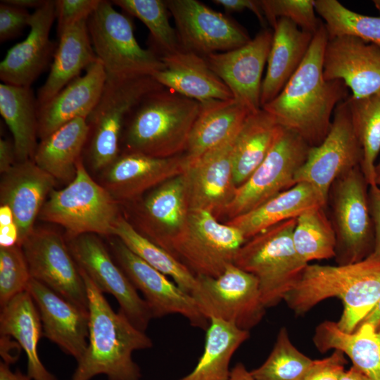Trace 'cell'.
<instances>
[{"label": "cell", "instance_id": "obj_1", "mask_svg": "<svg viewBox=\"0 0 380 380\" xmlns=\"http://www.w3.org/2000/svg\"><path fill=\"white\" fill-rule=\"evenodd\" d=\"M328 39L322 22L298 70L281 92L262 107L280 126L298 134L311 147L323 141L335 108L349 96L342 81L324 78V54Z\"/></svg>", "mask_w": 380, "mask_h": 380}, {"label": "cell", "instance_id": "obj_2", "mask_svg": "<svg viewBox=\"0 0 380 380\" xmlns=\"http://www.w3.org/2000/svg\"><path fill=\"white\" fill-rule=\"evenodd\" d=\"M333 297L343 305L338 327L354 331L380 300V258L370 254L350 264H308L284 300L296 315H302Z\"/></svg>", "mask_w": 380, "mask_h": 380}, {"label": "cell", "instance_id": "obj_3", "mask_svg": "<svg viewBox=\"0 0 380 380\" xmlns=\"http://www.w3.org/2000/svg\"><path fill=\"white\" fill-rule=\"evenodd\" d=\"M79 270L87 291L89 338L72 380H90L98 374L106 375L108 380H139L141 371L132 353L151 348V339L121 310L115 312L87 273Z\"/></svg>", "mask_w": 380, "mask_h": 380}, {"label": "cell", "instance_id": "obj_4", "mask_svg": "<svg viewBox=\"0 0 380 380\" xmlns=\"http://www.w3.org/2000/svg\"><path fill=\"white\" fill-rule=\"evenodd\" d=\"M199 110L200 102L166 88L149 94L127 119L121 152L159 158L183 154Z\"/></svg>", "mask_w": 380, "mask_h": 380}, {"label": "cell", "instance_id": "obj_5", "mask_svg": "<svg viewBox=\"0 0 380 380\" xmlns=\"http://www.w3.org/2000/svg\"><path fill=\"white\" fill-rule=\"evenodd\" d=\"M163 88L151 75H107L101 95L86 119L89 132L83 153L92 170L103 172L115 160L129 115L147 95Z\"/></svg>", "mask_w": 380, "mask_h": 380}, {"label": "cell", "instance_id": "obj_6", "mask_svg": "<svg viewBox=\"0 0 380 380\" xmlns=\"http://www.w3.org/2000/svg\"><path fill=\"white\" fill-rule=\"evenodd\" d=\"M296 219L278 223L250 238L234 258L236 266L257 278L266 308L284 300L308 265L293 242Z\"/></svg>", "mask_w": 380, "mask_h": 380}, {"label": "cell", "instance_id": "obj_7", "mask_svg": "<svg viewBox=\"0 0 380 380\" xmlns=\"http://www.w3.org/2000/svg\"><path fill=\"white\" fill-rule=\"evenodd\" d=\"M119 204L91 178L82 157L74 179L65 188L51 191L39 218L62 226L68 239L84 234L113 236Z\"/></svg>", "mask_w": 380, "mask_h": 380}, {"label": "cell", "instance_id": "obj_8", "mask_svg": "<svg viewBox=\"0 0 380 380\" xmlns=\"http://www.w3.org/2000/svg\"><path fill=\"white\" fill-rule=\"evenodd\" d=\"M369 186L360 166H357L337 178L329 189L327 205L336 234L337 265L360 261L374 251Z\"/></svg>", "mask_w": 380, "mask_h": 380}, {"label": "cell", "instance_id": "obj_9", "mask_svg": "<svg viewBox=\"0 0 380 380\" xmlns=\"http://www.w3.org/2000/svg\"><path fill=\"white\" fill-rule=\"evenodd\" d=\"M87 23L93 49L107 75L152 76L163 68L160 56L139 44L132 22L111 1L101 0Z\"/></svg>", "mask_w": 380, "mask_h": 380}, {"label": "cell", "instance_id": "obj_10", "mask_svg": "<svg viewBox=\"0 0 380 380\" xmlns=\"http://www.w3.org/2000/svg\"><path fill=\"white\" fill-rule=\"evenodd\" d=\"M311 146L296 132L281 126L264 160L236 191L223 216L227 221L254 210L296 183L295 176Z\"/></svg>", "mask_w": 380, "mask_h": 380}, {"label": "cell", "instance_id": "obj_11", "mask_svg": "<svg viewBox=\"0 0 380 380\" xmlns=\"http://www.w3.org/2000/svg\"><path fill=\"white\" fill-rule=\"evenodd\" d=\"M246 241L240 230L220 222L210 212L191 210L184 229L172 244L171 253L196 276L217 277L234 263Z\"/></svg>", "mask_w": 380, "mask_h": 380}, {"label": "cell", "instance_id": "obj_12", "mask_svg": "<svg viewBox=\"0 0 380 380\" xmlns=\"http://www.w3.org/2000/svg\"><path fill=\"white\" fill-rule=\"evenodd\" d=\"M191 293L199 310L209 320L220 319L249 331L265 314L257 278L234 263L217 277L196 276Z\"/></svg>", "mask_w": 380, "mask_h": 380}, {"label": "cell", "instance_id": "obj_13", "mask_svg": "<svg viewBox=\"0 0 380 380\" xmlns=\"http://www.w3.org/2000/svg\"><path fill=\"white\" fill-rule=\"evenodd\" d=\"M68 246L78 267L102 293L111 294L134 327L145 331L153 316L146 300L94 234L69 239Z\"/></svg>", "mask_w": 380, "mask_h": 380}, {"label": "cell", "instance_id": "obj_14", "mask_svg": "<svg viewBox=\"0 0 380 380\" xmlns=\"http://www.w3.org/2000/svg\"><path fill=\"white\" fill-rule=\"evenodd\" d=\"M31 278L88 310L84 281L68 245L58 232L34 228L21 246Z\"/></svg>", "mask_w": 380, "mask_h": 380}, {"label": "cell", "instance_id": "obj_15", "mask_svg": "<svg viewBox=\"0 0 380 380\" xmlns=\"http://www.w3.org/2000/svg\"><path fill=\"white\" fill-rule=\"evenodd\" d=\"M362 151L353 129L346 99L335 108L330 129L323 141L311 147L295 176L296 183L313 186L327 202L333 182L360 166Z\"/></svg>", "mask_w": 380, "mask_h": 380}, {"label": "cell", "instance_id": "obj_16", "mask_svg": "<svg viewBox=\"0 0 380 380\" xmlns=\"http://www.w3.org/2000/svg\"><path fill=\"white\" fill-rule=\"evenodd\" d=\"M182 49L205 56L228 51L251 39L238 23L196 0L165 1Z\"/></svg>", "mask_w": 380, "mask_h": 380}, {"label": "cell", "instance_id": "obj_17", "mask_svg": "<svg viewBox=\"0 0 380 380\" xmlns=\"http://www.w3.org/2000/svg\"><path fill=\"white\" fill-rule=\"evenodd\" d=\"M110 246L115 261L144 295L153 317L181 315L191 326L206 331L210 320L201 312L191 294L135 255L118 238L111 239Z\"/></svg>", "mask_w": 380, "mask_h": 380}, {"label": "cell", "instance_id": "obj_18", "mask_svg": "<svg viewBox=\"0 0 380 380\" xmlns=\"http://www.w3.org/2000/svg\"><path fill=\"white\" fill-rule=\"evenodd\" d=\"M126 205L130 207L131 224L171 253L172 244L184 229L191 210L184 175L162 183Z\"/></svg>", "mask_w": 380, "mask_h": 380}, {"label": "cell", "instance_id": "obj_19", "mask_svg": "<svg viewBox=\"0 0 380 380\" xmlns=\"http://www.w3.org/2000/svg\"><path fill=\"white\" fill-rule=\"evenodd\" d=\"M273 32L264 29L243 46L203 56L211 70L250 113L260 110L262 75L272 45Z\"/></svg>", "mask_w": 380, "mask_h": 380}, {"label": "cell", "instance_id": "obj_20", "mask_svg": "<svg viewBox=\"0 0 380 380\" xmlns=\"http://www.w3.org/2000/svg\"><path fill=\"white\" fill-rule=\"evenodd\" d=\"M237 132L188 161L184 175L191 210H208L219 220L232 201L237 188L232 165L233 144Z\"/></svg>", "mask_w": 380, "mask_h": 380}, {"label": "cell", "instance_id": "obj_21", "mask_svg": "<svg viewBox=\"0 0 380 380\" xmlns=\"http://www.w3.org/2000/svg\"><path fill=\"white\" fill-rule=\"evenodd\" d=\"M185 155L159 158L138 152H120L103 171L101 185L120 204L133 203L188 167Z\"/></svg>", "mask_w": 380, "mask_h": 380}, {"label": "cell", "instance_id": "obj_22", "mask_svg": "<svg viewBox=\"0 0 380 380\" xmlns=\"http://www.w3.org/2000/svg\"><path fill=\"white\" fill-rule=\"evenodd\" d=\"M323 67L324 78L342 81L353 98L380 91V49L374 44L351 36L328 39Z\"/></svg>", "mask_w": 380, "mask_h": 380}, {"label": "cell", "instance_id": "obj_23", "mask_svg": "<svg viewBox=\"0 0 380 380\" xmlns=\"http://www.w3.org/2000/svg\"><path fill=\"white\" fill-rule=\"evenodd\" d=\"M55 20V1L46 0L43 6L34 10L28 35L12 46L0 63V79L3 83L31 87L46 69L57 47L50 39Z\"/></svg>", "mask_w": 380, "mask_h": 380}, {"label": "cell", "instance_id": "obj_24", "mask_svg": "<svg viewBox=\"0 0 380 380\" xmlns=\"http://www.w3.org/2000/svg\"><path fill=\"white\" fill-rule=\"evenodd\" d=\"M26 291L39 312L43 336L78 362L88 346L89 310L72 304L32 278Z\"/></svg>", "mask_w": 380, "mask_h": 380}, {"label": "cell", "instance_id": "obj_25", "mask_svg": "<svg viewBox=\"0 0 380 380\" xmlns=\"http://www.w3.org/2000/svg\"><path fill=\"white\" fill-rule=\"evenodd\" d=\"M55 183L56 179L33 160L17 162L3 174L0 202L13 213L18 233V246H22L34 229L35 220Z\"/></svg>", "mask_w": 380, "mask_h": 380}, {"label": "cell", "instance_id": "obj_26", "mask_svg": "<svg viewBox=\"0 0 380 380\" xmlns=\"http://www.w3.org/2000/svg\"><path fill=\"white\" fill-rule=\"evenodd\" d=\"M106 79L105 68L98 60L82 76L37 107L38 137L42 139L74 119H87L101 95Z\"/></svg>", "mask_w": 380, "mask_h": 380}, {"label": "cell", "instance_id": "obj_27", "mask_svg": "<svg viewBox=\"0 0 380 380\" xmlns=\"http://www.w3.org/2000/svg\"><path fill=\"white\" fill-rule=\"evenodd\" d=\"M160 58L164 67L152 77L163 87L200 103L234 99L203 56L180 49Z\"/></svg>", "mask_w": 380, "mask_h": 380}, {"label": "cell", "instance_id": "obj_28", "mask_svg": "<svg viewBox=\"0 0 380 380\" xmlns=\"http://www.w3.org/2000/svg\"><path fill=\"white\" fill-rule=\"evenodd\" d=\"M273 30L267 71L261 87V108L281 92L298 70L314 35L286 18L278 19Z\"/></svg>", "mask_w": 380, "mask_h": 380}, {"label": "cell", "instance_id": "obj_29", "mask_svg": "<svg viewBox=\"0 0 380 380\" xmlns=\"http://www.w3.org/2000/svg\"><path fill=\"white\" fill-rule=\"evenodd\" d=\"M87 20L77 23L58 37L49 75L37 92V107L49 101L80 76L82 70L98 61Z\"/></svg>", "mask_w": 380, "mask_h": 380}, {"label": "cell", "instance_id": "obj_30", "mask_svg": "<svg viewBox=\"0 0 380 380\" xmlns=\"http://www.w3.org/2000/svg\"><path fill=\"white\" fill-rule=\"evenodd\" d=\"M326 205L313 186L299 182L254 210L225 222L240 230L248 240L278 223L297 218L308 210Z\"/></svg>", "mask_w": 380, "mask_h": 380}, {"label": "cell", "instance_id": "obj_31", "mask_svg": "<svg viewBox=\"0 0 380 380\" xmlns=\"http://www.w3.org/2000/svg\"><path fill=\"white\" fill-rule=\"evenodd\" d=\"M313 342L321 352L338 350L372 380H380V327L363 322L350 333L325 320L315 329Z\"/></svg>", "mask_w": 380, "mask_h": 380}, {"label": "cell", "instance_id": "obj_32", "mask_svg": "<svg viewBox=\"0 0 380 380\" xmlns=\"http://www.w3.org/2000/svg\"><path fill=\"white\" fill-rule=\"evenodd\" d=\"M0 333L12 336L27 358V375L32 380H56L44 366L38 355V343L43 335L39 312L27 291L13 297L1 308Z\"/></svg>", "mask_w": 380, "mask_h": 380}, {"label": "cell", "instance_id": "obj_33", "mask_svg": "<svg viewBox=\"0 0 380 380\" xmlns=\"http://www.w3.org/2000/svg\"><path fill=\"white\" fill-rule=\"evenodd\" d=\"M249 114L234 99L201 102L184 153L188 161L196 159L237 132Z\"/></svg>", "mask_w": 380, "mask_h": 380}, {"label": "cell", "instance_id": "obj_34", "mask_svg": "<svg viewBox=\"0 0 380 380\" xmlns=\"http://www.w3.org/2000/svg\"><path fill=\"white\" fill-rule=\"evenodd\" d=\"M89 127L86 118H78L41 139L33 160L56 180L72 181L77 161L82 157Z\"/></svg>", "mask_w": 380, "mask_h": 380}, {"label": "cell", "instance_id": "obj_35", "mask_svg": "<svg viewBox=\"0 0 380 380\" xmlns=\"http://www.w3.org/2000/svg\"><path fill=\"white\" fill-rule=\"evenodd\" d=\"M0 113L11 132L17 162L33 160L38 137L37 103L31 87L0 84Z\"/></svg>", "mask_w": 380, "mask_h": 380}, {"label": "cell", "instance_id": "obj_36", "mask_svg": "<svg viewBox=\"0 0 380 380\" xmlns=\"http://www.w3.org/2000/svg\"><path fill=\"white\" fill-rule=\"evenodd\" d=\"M280 128L276 120L262 108L248 115L233 144L232 165L237 187L243 184L264 160Z\"/></svg>", "mask_w": 380, "mask_h": 380}, {"label": "cell", "instance_id": "obj_37", "mask_svg": "<svg viewBox=\"0 0 380 380\" xmlns=\"http://www.w3.org/2000/svg\"><path fill=\"white\" fill-rule=\"evenodd\" d=\"M206 329L204 350L194 369L179 380H229L231 359L249 336V331L212 318Z\"/></svg>", "mask_w": 380, "mask_h": 380}, {"label": "cell", "instance_id": "obj_38", "mask_svg": "<svg viewBox=\"0 0 380 380\" xmlns=\"http://www.w3.org/2000/svg\"><path fill=\"white\" fill-rule=\"evenodd\" d=\"M132 252L146 263L170 277L184 291L191 294L196 286V276L171 253L141 234L121 215L113 230Z\"/></svg>", "mask_w": 380, "mask_h": 380}, {"label": "cell", "instance_id": "obj_39", "mask_svg": "<svg viewBox=\"0 0 380 380\" xmlns=\"http://www.w3.org/2000/svg\"><path fill=\"white\" fill-rule=\"evenodd\" d=\"M350 120L362 151L360 165L369 186L375 182L376 160L380 153V91L363 98L346 99Z\"/></svg>", "mask_w": 380, "mask_h": 380}, {"label": "cell", "instance_id": "obj_40", "mask_svg": "<svg viewBox=\"0 0 380 380\" xmlns=\"http://www.w3.org/2000/svg\"><path fill=\"white\" fill-rule=\"evenodd\" d=\"M326 207L308 210L296 219L293 242L299 257L306 263L335 258L336 234Z\"/></svg>", "mask_w": 380, "mask_h": 380}, {"label": "cell", "instance_id": "obj_41", "mask_svg": "<svg viewBox=\"0 0 380 380\" xmlns=\"http://www.w3.org/2000/svg\"><path fill=\"white\" fill-rule=\"evenodd\" d=\"M316 13L324 20L329 39L351 36L380 49V16L353 11L336 0H315Z\"/></svg>", "mask_w": 380, "mask_h": 380}, {"label": "cell", "instance_id": "obj_42", "mask_svg": "<svg viewBox=\"0 0 380 380\" xmlns=\"http://www.w3.org/2000/svg\"><path fill=\"white\" fill-rule=\"evenodd\" d=\"M130 15L139 18L148 29L154 51L160 57L182 49L176 30L169 21L170 14L165 1L113 0Z\"/></svg>", "mask_w": 380, "mask_h": 380}, {"label": "cell", "instance_id": "obj_43", "mask_svg": "<svg viewBox=\"0 0 380 380\" xmlns=\"http://www.w3.org/2000/svg\"><path fill=\"white\" fill-rule=\"evenodd\" d=\"M313 362L293 346L282 327L268 357L251 372L256 380H303Z\"/></svg>", "mask_w": 380, "mask_h": 380}, {"label": "cell", "instance_id": "obj_44", "mask_svg": "<svg viewBox=\"0 0 380 380\" xmlns=\"http://www.w3.org/2000/svg\"><path fill=\"white\" fill-rule=\"evenodd\" d=\"M31 275L23 248L0 246V305L26 291Z\"/></svg>", "mask_w": 380, "mask_h": 380}, {"label": "cell", "instance_id": "obj_45", "mask_svg": "<svg viewBox=\"0 0 380 380\" xmlns=\"http://www.w3.org/2000/svg\"><path fill=\"white\" fill-rule=\"evenodd\" d=\"M265 18L274 27L279 18H286L301 30L314 34L322 21L316 16L314 0H260Z\"/></svg>", "mask_w": 380, "mask_h": 380}, {"label": "cell", "instance_id": "obj_46", "mask_svg": "<svg viewBox=\"0 0 380 380\" xmlns=\"http://www.w3.org/2000/svg\"><path fill=\"white\" fill-rule=\"evenodd\" d=\"M101 0H56V20L59 37L77 23L87 20Z\"/></svg>", "mask_w": 380, "mask_h": 380}, {"label": "cell", "instance_id": "obj_47", "mask_svg": "<svg viewBox=\"0 0 380 380\" xmlns=\"http://www.w3.org/2000/svg\"><path fill=\"white\" fill-rule=\"evenodd\" d=\"M32 13L21 8L0 1V42L15 38L23 29L29 26Z\"/></svg>", "mask_w": 380, "mask_h": 380}, {"label": "cell", "instance_id": "obj_48", "mask_svg": "<svg viewBox=\"0 0 380 380\" xmlns=\"http://www.w3.org/2000/svg\"><path fill=\"white\" fill-rule=\"evenodd\" d=\"M344 355L334 350L330 356L315 360L303 380H341L347 363Z\"/></svg>", "mask_w": 380, "mask_h": 380}, {"label": "cell", "instance_id": "obj_49", "mask_svg": "<svg viewBox=\"0 0 380 380\" xmlns=\"http://www.w3.org/2000/svg\"><path fill=\"white\" fill-rule=\"evenodd\" d=\"M368 199L374 231V246L372 254L380 258V186H369Z\"/></svg>", "mask_w": 380, "mask_h": 380}, {"label": "cell", "instance_id": "obj_50", "mask_svg": "<svg viewBox=\"0 0 380 380\" xmlns=\"http://www.w3.org/2000/svg\"><path fill=\"white\" fill-rule=\"evenodd\" d=\"M213 2L222 6L226 11L229 13L249 10L256 15L262 25H265L267 23L260 0H213Z\"/></svg>", "mask_w": 380, "mask_h": 380}, {"label": "cell", "instance_id": "obj_51", "mask_svg": "<svg viewBox=\"0 0 380 380\" xmlns=\"http://www.w3.org/2000/svg\"><path fill=\"white\" fill-rule=\"evenodd\" d=\"M17 163L13 142L6 139H0V172L5 174Z\"/></svg>", "mask_w": 380, "mask_h": 380}, {"label": "cell", "instance_id": "obj_52", "mask_svg": "<svg viewBox=\"0 0 380 380\" xmlns=\"http://www.w3.org/2000/svg\"><path fill=\"white\" fill-rule=\"evenodd\" d=\"M10 365L1 361L0 363V380H32L27 374H23L20 371L13 372Z\"/></svg>", "mask_w": 380, "mask_h": 380}, {"label": "cell", "instance_id": "obj_53", "mask_svg": "<svg viewBox=\"0 0 380 380\" xmlns=\"http://www.w3.org/2000/svg\"><path fill=\"white\" fill-rule=\"evenodd\" d=\"M229 380H256L251 372L248 371L244 365L238 362L231 369Z\"/></svg>", "mask_w": 380, "mask_h": 380}, {"label": "cell", "instance_id": "obj_54", "mask_svg": "<svg viewBox=\"0 0 380 380\" xmlns=\"http://www.w3.org/2000/svg\"><path fill=\"white\" fill-rule=\"evenodd\" d=\"M1 1L27 10L28 8L36 10L43 6L46 0H1Z\"/></svg>", "mask_w": 380, "mask_h": 380}, {"label": "cell", "instance_id": "obj_55", "mask_svg": "<svg viewBox=\"0 0 380 380\" xmlns=\"http://www.w3.org/2000/svg\"><path fill=\"white\" fill-rule=\"evenodd\" d=\"M341 380H372L362 371L355 366H352L348 370H345Z\"/></svg>", "mask_w": 380, "mask_h": 380}, {"label": "cell", "instance_id": "obj_56", "mask_svg": "<svg viewBox=\"0 0 380 380\" xmlns=\"http://www.w3.org/2000/svg\"><path fill=\"white\" fill-rule=\"evenodd\" d=\"M363 322L370 323L376 327H380V300L372 312L362 322V323Z\"/></svg>", "mask_w": 380, "mask_h": 380}, {"label": "cell", "instance_id": "obj_57", "mask_svg": "<svg viewBox=\"0 0 380 380\" xmlns=\"http://www.w3.org/2000/svg\"><path fill=\"white\" fill-rule=\"evenodd\" d=\"M375 182L377 186H380V159L375 166Z\"/></svg>", "mask_w": 380, "mask_h": 380}, {"label": "cell", "instance_id": "obj_58", "mask_svg": "<svg viewBox=\"0 0 380 380\" xmlns=\"http://www.w3.org/2000/svg\"><path fill=\"white\" fill-rule=\"evenodd\" d=\"M373 3H374L376 8L378 10V11L380 13V0H374V1H373Z\"/></svg>", "mask_w": 380, "mask_h": 380}]
</instances>
